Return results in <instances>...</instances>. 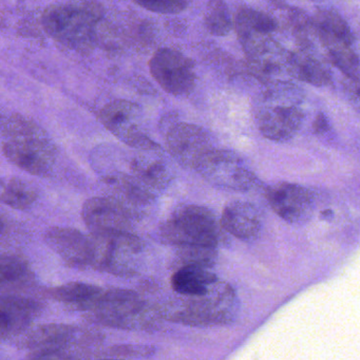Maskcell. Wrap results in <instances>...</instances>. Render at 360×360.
I'll return each instance as SVG.
<instances>
[{"label":"cell","instance_id":"obj_1","mask_svg":"<svg viewBox=\"0 0 360 360\" xmlns=\"http://www.w3.org/2000/svg\"><path fill=\"white\" fill-rule=\"evenodd\" d=\"M158 309L164 319L184 326H227L237 319L240 303L233 286L218 280L206 294L174 298Z\"/></svg>","mask_w":360,"mask_h":360},{"label":"cell","instance_id":"obj_2","mask_svg":"<svg viewBox=\"0 0 360 360\" xmlns=\"http://www.w3.org/2000/svg\"><path fill=\"white\" fill-rule=\"evenodd\" d=\"M90 321L127 330H153L161 326L159 309L139 292L124 288H103L86 307Z\"/></svg>","mask_w":360,"mask_h":360},{"label":"cell","instance_id":"obj_3","mask_svg":"<svg viewBox=\"0 0 360 360\" xmlns=\"http://www.w3.org/2000/svg\"><path fill=\"white\" fill-rule=\"evenodd\" d=\"M103 18L100 6L89 0H67L44 14L46 32L63 45L82 49L94 43Z\"/></svg>","mask_w":360,"mask_h":360},{"label":"cell","instance_id":"obj_4","mask_svg":"<svg viewBox=\"0 0 360 360\" xmlns=\"http://www.w3.org/2000/svg\"><path fill=\"white\" fill-rule=\"evenodd\" d=\"M22 335L18 343L22 349L31 351L27 356L31 359L81 358L77 349L88 357V347L102 340L100 333L62 323L44 324Z\"/></svg>","mask_w":360,"mask_h":360},{"label":"cell","instance_id":"obj_5","mask_svg":"<svg viewBox=\"0 0 360 360\" xmlns=\"http://www.w3.org/2000/svg\"><path fill=\"white\" fill-rule=\"evenodd\" d=\"M222 226L212 210L199 205H183L174 210L161 225L160 239L170 245L218 248Z\"/></svg>","mask_w":360,"mask_h":360},{"label":"cell","instance_id":"obj_6","mask_svg":"<svg viewBox=\"0 0 360 360\" xmlns=\"http://www.w3.org/2000/svg\"><path fill=\"white\" fill-rule=\"evenodd\" d=\"M92 236L96 244L94 269L119 277H132L138 273L144 248L138 236L132 231H110Z\"/></svg>","mask_w":360,"mask_h":360},{"label":"cell","instance_id":"obj_7","mask_svg":"<svg viewBox=\"0 0 360 360\" xmlns=\"http://www.w3.org/2000/svg\"><path fill=\"white\" fill-rule=\"evenodd\" d=\"M195 172L214 186L238 193H248L261 186L258 176L233 151L212 148L198 164Z\"/></svg>","mask_w":360,"mask_h":360},{"label":"cell","instance_id":"obj_8","mask_svg":"<svg viewBox=\"0 0 360 360\" xmlns=\"http://www.w3.org/2000/svg\"><path fill=\"white\" fill-rule=\"evenodd\" d=\"M3 151L13 165L33 176H48L56 164V148L44 131L9 138Z\"/></svg>","mask_w":360,"mask_h":360},{"label":"cell","instance_id":"obj_9","mask_svg":"<svg viewBox=\"0 0 360 360\" xmlns=\"http://www.w3.org/2000/svg\"><path fill=\"white\" fill-rule=\"evenodd\" d=\"M103 125L129 147L139 150H161L141 125L140 109L126 101H115L101 111Z\"/></svg>","mask_w":360,"mask_h":360},{"label":"cell","instance_id":"obj_10","mask_svg":"<svg viewBox=\"0 0 360 360\" xmlns=\"http://www.w3.org/2000/svg\"><path fill=\"white\" fill-rule=\"evenodd\" d=\"M153 79L172 96H186L195 85V66L188 58L174 49L158 50L149 63Z\"/></svg>","mask_w":360,"mask_h":360},{"label":"cell","instance_id":"obj_11","mask_svg":"<svg viewBox=\"0 0 360 360\" xmlns=\"http://www.w3.org/2000/svg\"><path fill=\"white\" fill-rule=\"evenodd\" d=\"M45 241L68 266L96 267V244L92 233L86 235L79 229L54 226L46 231Z\"/></svg>","mask_w":360,"mask_h":360},{"label":"cell","instance_id":"obj_12","mask_svg":"<svg viewBox=\"0 0 360 360\" xmlns=\"http://www.w3.org/2000/svg\"><path fill=\"white\" fill-rule=\"evenodd\" d=\"M166 145L168 153L176 163L193 170L214 148L212 136L206 130L187 123L174 124L167 130Z\"/></svg>","mask_w":360,"mask_h":360},{"label":"cell","instance_id":"obj_13","mask_svg":"<svg viewBox=\"0 0 360 360\" xmlns=\"http://www.w3.org/2000/svg\"><path fill=\"white\" fill-rule=\"evenodd\" d=\"M265 198L271 210L290 224H305L315 212L311 191L295 183H275L265 189Z\"/></svg>","mask_w":360,"mask_h":360},{"label":"cell","instance_id":"obj_14","mask_svg":"<svg viewBox=\"0 0 360 360\" xmlns=\"http://www.w3.org/2000/svg\"><path fill=\"white\" fill-rule=\"evenodd\" d=\"M82 218L92 233H101L131 231L136 217L115 198L94 197L84 203Z\"/></svg>","mask_w":360,"mask_h":360},{"label":"cell","instance_id":"obj_15","mask_svg":"<svg viewBox=\"0 0 360 360\" xmlns=\"http://www.w3.org/2000/svg\"><path fill=\"white\" fill-rule=\"evenodd\" d=\"M303 111L292 103L265 105L256 111L258 129L274 142H288L294 138L303 122Z\"/></svg>","mask_w":360,"mask_h":360},{"label":"cell","instance_id":"obj_16","mask_svg":"<svg viewBox=\"0 0 360 360\" xmlns=\"http://www.w3.org/2000/svg\"><path fill=\"white\" fill-rule=\"evenodd\" d=\"M43 305L26 297H0V339L22 336L39 317Z\"/></svg>","mask_w":360,"mask_h":360},{"label":"cell","instance_id":"obj_17","mask_svg":"<svg viewBox=\"0 0 360 360\" xmlns=\"http://www.w3.org/2000/svg\"><path fill=\"white\" fill-rule=\"evenodd\" d=\"M235 24L240 43L248 56L271 43L269 37L278 27L273 18L250 8L238 12Z\"/></svg>","mask_w":360,"mask_h":360},{"label":"cell","instance_id":"obj_18","mask_svg":"<svg viewBox=\"0 0 360 360\" xmlns=\"http://www.w3.org/2000/svg\"><path fill=\"white\" fill-rule=\"evenodd\" d=\"M221 226L242 241H252L260 235L263 217L260 210L246 201H233L223 208Z\"/></svg>","mask_w":360,"mask_h":360},{"label":"cell","instance_id":"obj_19","mask_svg":"<svg viewBox=\"0 0 360 360\" xmlns=\"http://www.w3.org/2000/svg\"><path fill=\"white\" fill-rule=\"evenodd\" d=\"M130 169L132 176L153 193L165 191L176 176L172 164L162 153V149L146 150V153L134 158Z\"/></svg>","mask_w":360,"mask_h":360},{"label":"cell","instance_id":"obj_20","mask_svg":"<svg viewBox=\"0 0 360 360\" xmlns=\"http://www.w3.org/2000/svg\"><path fill=\"white\" fill-rule=\"evenodd\" d=\"M105 184L113 193V198L119 200L136 217L142 214V210L149 207L155 202V193L143 185L132 174L115 172L103 178Z\"/></svg>","mask_w":360,"mask_h":360},{"label":"cell","instance_id":"obj_21","mask_svg":"<svg viewBox=\"0 0 360 360\" xmlns=\"http://www.w3.org/2000/svg\"><path fill=\"white\" fill-rule=\"evenodd\" d=\"M311 22L314 31L328 49L353 45V33L349 25L336 12L330 10L317 12Z\"/></svg>","mask_w":360,"mask_h":360},{"label":"cell","instance_id":"obj_22","mask_svg":"<svg viewBox=\"0 0 360 360\" xmlns=\"http://www.w3.org/2000/svg\"><path fill=\"white\" fill-rule=\"evenodd\" d=\"M218 280L216 274L212 273L207 267L180 265L172 276L170 283L172 290L181 296H201Z\"/></svg>","mask_w":360,"mask_h":360},{"label":"cell","instance_id":"obj_23","mask_svg":"<svg viewBox=\"0 0 360 360\" xmlns=\"http://www.w3.org/2000/svg\"><path fill=\"white\" fill-rule=\"evenodd\" d=\"M39 199L34 185L15 176L0 178V203L14 210H29Z\"/></svg>","mask_w":360,"mask_h":360},{"label":"cell","instance_id":"obj_24","mask_svg":"<svg viewBox=\"0 0 360 360\" xmlns=\"http://www.w3.org/2000/svg\"><path fill=\"white\" fill-rule=\"evenodd\" d=\"M103 288L94 284L85 283V282H69L63 285L49 288L46 294L50 298L65 303L77 311H84L100 294Z\"/></svg>","mask_w":360,"mask_h":360},{"label":"cell","instance_id":"obj_25","mask_svg":"<svg viewBox=\"0 0 360 360\" xmlns=\"http://www.w3.org/2000/svg\"><path fill=\"white\" fill-rule=\"evenodd\" d=\"M288 62L292 75L300 81L316 87H322L330 84V73L326 67L311 54L294 52L288 56Z\"/></svg>","mask_w":360,"mask_h":360},{"label":"cell","instance_id":"obj_26","mask_svg":"<svg viewBox=\"0 0 360 360\" xmlns=\"http://www.w3.org/2000/svg\"><path fill=\"white\" fill-rule=\"evenodd\" d=\"M206 29L210 34L225 37L233 29V20L224 0H210L204 16Z\"/></svg>","mask_w":360,"mask_h":360},{"label":"cell","instance_id":"obj_27","mask_svg":"<svg viewBox=\"0 0 360 360\" xmlns=\"http://www.w3.org/2000/svg\"><path fill=\"white\" fill-rule=\"evenodd\" d=\"M30 275V265L20 255L0 252V286L20 283Z\"/></svg>","mask_w":360,"mask_h":360},{"label":"cell","instance_id":"obj_28","mask_svg":"<svg viewBox=\"0 0 360 360\" xmlns=\"http://www.w3.org/2000/svg\"><path fill=\"white\" fill-rule=\"evenodd\" d=\"M217 248L208 246H180L178 248V258L181 265H197V266H214L217 260Z\"/></svg>","mask_w":360,"mask_h":360},{"label":"cell","instance_id":"obj_29","mask_svg":"<svg viewBox=\"0 0 360 360\" xmlns=\"http://www.w3.org/2000/svg\"><path fill=\"white\" fill-rule=\"evenodd\" d=\"M330 60L343 75L358 82L359 79V60L351 47H338L328 49Z\"/></svg>","mask_w":360,"mask_h":360},{"label":"cell","instance_id":"obj_30","mask_svg":"<svg viewBox=\"0 0 360 360\" xmlns=\"http://www.w3.org/2000/svg\"><path fill=\"white\" fill-rule=\"evenodd\" d=\"M155 353L157 349L151 345H120L98 352L96 358H148Z\"/></svg>","mask_w":360,"mask_h":360},{"label":"cell","instance_id":"obj_31","mask_svg":"<svg viewBox=\"0 0 360 360\" xmlns=\"http://www.w3.org/2000/svg\"><path fill=\"white\" fill-rule=\"evenodd\" d=\"M136 5L160 14H176L184 11L188 0H134Z\"/></svg>","mask_w":360,"mask_h":360},{"label":"cell","instance_id":"obj_32","mask_svg":"<svg viewBox=\"0 0 360 360\" xmlns=\"http://www.w3.org/2000/svg\"><path fill=\"white\" fill-rule=\"evenodd\" d=\"M313 129L314 132L316 134H319V136L326 134L330 130V124H328V119H326L323 113H319L316 117L315 121L313 123Z\"/></svg>","mask_w":360,"mask_h":360},{"label":"cell","instance_id":"obj_33","mask_svg":"<svg viewBox=\"0 0 360 360\" xmlns=\"http://www.w3.org/2000/svg\"><path fill=\"white\" fill-rule=\"evenodd\" d=\"M6 120L3 119V117L0 115V130L3 131L4 125H5Z\"/></svg>","mask_w":360,"mask_h":360},{"label":"cell","instance_id":"obj_34","mask_svg":"<svg viewBox=\"0 0 360 360\" xmlns=\"http://www.w3.org/2000/svg\"><path fill=\"white\" fill-rule=\"evenodd\" d=\"M3 231H4V224H3V222H1V221H0V235H1V233H3Z\"/></svg>","mask_w":360,"mask_h":360}]
</instances>
